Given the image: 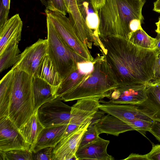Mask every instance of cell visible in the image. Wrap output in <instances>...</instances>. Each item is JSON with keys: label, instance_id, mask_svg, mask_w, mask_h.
Returning a JSON list of instances; mask_svg holds the SVG:
<instances>
[{"label": "cell", "instance_id": "obj_1", "mask_svg": "<svg viewBox=\"0 0 160 160\" xmlns=\"http://www.w3.org/2000/svg\"><path fill=\"white\" fill-rule=\"evenodd\" d=\"M100 40L106 51L103 55L118 86L147 84L153 80L157 56L154 49L138 47L120 37L111 36Z\"/></svg>", "mask_w": 160, "mask_h": 160}, {"label": "cell", "instance_id": "obj_2", "mask_svg": "<svg viewBox=\"0 0 160 160\" xmlns=\"http://www.w3.org/2000/svg\"><path fill=\"white\" fill-rule=\"evenodd\" d=\"M146 0H105L98 11L100 39L111 36L128 39L142 28V9Z\"/></svg>", "mask_w": 160, "mask_h": 160}, {"label": "cell", "instance_id": "obj_3", "mask_svg": "<svg viewBox=\"0 0 160 160\" xmlns=\"http://www.w3.org/2000/svg\"><path fill=\"white\" fill-rule=\"evenodd\" d=\"M118 86L104 55L98 54L93 61V69L89 76L78 85L62 95L65 102L94 98H108Z\"/></svg>", "mask_w": 160, "mask_h": 160}, {"label": "cell", "instance_id": "obj_4", "mask_svg": "<svg viewBox=\"0 0 160 160\" xmlns=\"http://www.w3.org/2000/svg\"><path fill=\"white\" fill-rule=\"evenodd\" d=\"M13 69V79L8 117L19 129L35 112L33 77L23 71Z\"/></svg>", "mask_w": 160, "mask_h": 160}, {"label": "cell", "instance_id": "obj_5", "mask_svg": "<svg viewBox=\"0 0 160 160\" xmlns=\"http://www.w3.org/2000/svg\"><path fill=\"white\" fill-rule=\"evenodd\" d=\"M46 17L48 55L62 80L77 69L78 63L87 61L66 43L52 22Z\"/></svg>", "mask_w": 160, "mask_h": 160}, {"label": "cell", "instance_id": "obj_6", "mask_svg": "<svg viewBox=\"0 0 160 160\" xmlns=\"http://www.w3.org/2000/svg\"><path fill=\"white\" fill-rule=\"evenodd\" d=\"M45 12L66 43L86 61L93 62L94 58L79 37L70 18L66 15L47 9Z\"/></svg>", "mask_w": 160, "mask_h": 160}, {"label": "cell", "instance_id": "obj_7", "mask_svg": "<svg viewBox=\"0 0 160 160\" xmlns=\"http://www.w3.org/2000/svg\"><path fill=\"white\" fill-rule=\"evenodd\" d=\"M62 101L60 97H58L43 104L38 109V118L44 128L69 124L72 107Z\"/></svg>", "mask_w": 160, "mask_h": 160}, {"label": "cell", "instance_id": "obj_8", "mask_svg": "<svg viewBox=\"0 0 160 160\" xmlns=\"http://www.w3.org/2000/svg\"><path fill=\"white\" fill-rule=\"evenodd\" d=\"M47 55V39L39 38L20 53L12 68L36 76L40 63Z\"/></svg>", "mask_w": 160, "mask_h": 160}, {"label": "cell", "instance_id": "obj_9", "mask_svg": "<svg viewBox=\"0 0 160 160\" xmlns=\"http://www.w3.org/2000/svg\"><path fill=\"white\" fill-rule=\"evenodd\" d=\"M97 98H82L77 100L72 107L69 124L62 136L65 138L81 125L92 118L99 110V100Z\"/></svg>", "mask_w": 160, "mask_h": 160}, {"label": "cell", "instance_id": "obj_10", "mask_svg": "<svg viewBox=\"0 0 160 160\" xmlns=\"http://www.w3.org/2000/svg\"><path fill=\"white\" fill-rule=\"evenodd\" d=\"M92 118L88 120L67 137L62 138L53 148L52 160H78L76 156V152Z\"/></svg>", "mask_w": 160, "mask_h": 160}, {"label": "cell", "instance_id": "obj_11", "mask_svg": "<svg viewBox=\"0 0 160 160\" xmlns=\"http://www.w3.org/2000/svg\"><path fill=\"white\" fill-rule=\"evenodd\" d=\"M32 147L24 140L14 123L8 117L0 118V151L24 149Z\"/></svg>", "mask_w": 160, "mask_h": 160}, {"label": "cell", "instance_id": "obj_12", "mask_svg": "<svg viewBox=\"0 0 160 160\" xmlns=\"http://www.w3.org/2000/svg\"><path fill=\"white\" fill-rule=\"evenodd\" d=\"M147 84H139L118 86L104 102L113 104L138 105L147 98Z\"/></svg>", "mask_w": 160, "mask_h": 160}, {"label": "cell", "instance_id": "obj_13", "mask_svg": "<svg viewBox=\"0 0 160 160\" xmlns=\"http://www.w3.org/2000/svg\"><path fill=\"white\" fill-rule=\"evenodd\" d=\"M99 102L102 103L99 105V110L122 120L140 119L152 122L153 121L137 105L108 103L102 99L99 100Z\"/></svg>", "mask_w": 160, "mask_h": 160}, {"label": "cell", "instance_id": "obj_14", "mask_svg": "<svg viewBox=\"0 0 160 160\" xmlns=\"http://www.w3.org/2000/svg\"><path fill=\"white\" fill-rule=\"evenodd\" d=\"M22 22L18 13L0 27V54L9 46L19 43L21 39Z\"/></svg>", "mask_w": 160, "mask_h": 160}, {"label": "cell", "instance_id": "obj_15", "mask_svg": "<svg viewBox=\"0 0 160 160\" xmlns=\"http://www.w3.org/2000/svg\"><path fill=\"white\" fill-rule=\"evenodd\" d=\"M110 141L99 136L85 145L78 148L76 153L78 160H113L114 158L108 154V146Z\"/></svg>", "mask_w": 160, "mask_h": 160}, {"label": "cell", "instance_id": "obj_16", "mask_svg": "<svg viewBox=\"0 0 160 160\" xmlns=\"http://www.w3.org/2000/svg\"><path fill=\"white\" fill-rule=\"evenodd\" d=\"M147 93L146 100L137 105L153 120L160 121V79L147 83Z\"/></svg>", "mask_w": 160, "mask_h": 160}, {"label": "cell", "instance_id": "obj_17", "mask_svg": "<svg viewBox=\"0 0 160 160\" xmlns=\"http://www.w3.org/2000/svg\"><path fill=\"white\" fill-rule=\"evenodd\" d=\"M93 69V62H79L78 68L63 79L57 89L56 96L62 95L79 85L90 75Z\"/></svg>", "mask_w": 160, "mask_h": 160}, {"label": "cell", "instance_id": "obj_18", "mask_svg": "<svg viewBox=\"0 0 160 160\" xmlns=\"http://www.w3.org/2000/svg\"><path fill=\"white\" fill-rule=\"evenodd\" d=\"M93 118L100 134L105 133L118 136L121 133L134 130L127 122L109 114L101 118L95 116Z\"/></svg>", "mask_w": 160, "mask_h": 160}, {"label": "cell", "instance_id": "obj_19", "mask_svg": "<svg viewBox=\"0 0 160 160\" xmlns=\"http://www.w3.org/2000/svg\"><path fill=\"white\" fill-rule=\"evenodd\" d=\"M68 125L44 128L40 132L37 142L32 148L34 153L43 148H54L62 139Z\"/></svg>", "mask_w": 160, "mask_h": 160}, {"label": "cell", "instance_id": "obj_20", "mask_svg": "<svg viewBox=\"0 0 160 160\" xmlns=\"http://www.w3.org/2000/svg\"><path fill=\"white\" fill-rule=\"evenodd\" d=\"M32 88L35 112L42 104L57 97V89L37 76L33 77Z\"/></svg>", "mask_w": 160, "mask_h": 160}, {"label": "cell", "instance_id": "obj_21", "mask_svg": "<svg viewBox=\"0 0 160 160\" xmlns=\"http://www.w3.org/2000/svg\"><path fill=\"white\" fill-rule=\"evenodd\" d=\"M78 9L89 29L94 33L98 42L102 43L98 36L99 21L97 12L94 9L91 0H76Z\"/></svg>", "mask_w": 160, "mask_h": 160}, {"label": "cell", "instance_id": "obj_22", "mask_svg": "<svg viewBox=\"0 0 160 160\" xmlns=\"http://www.w3.org/2000/svg\"><path fill=\"white\" fill-rule=\"evenodd\" d=\"M36 76L44 80L57 90L62 81L58 72L48 55L40 63Z\"/></svg>", "mask_w": 160, "mask_h": 160}, {"label": "cell", "instance_id": "obj_23", "mask_svg": "<svg viewBox=\"0 0 160 160\" xmlns=\"http://www.w3.org/2000/svg\"><path fill=\"white\" fill-rule=\"evenodd\" d=\"M14 70L12 69L0 82V118L8 117L13 82Z\"/></svg>", "mask_w": 160, "mask_h": 160}, {"label": "cell", "instance_id": "obj_24", "mask_svg": "<svg viewBox=\"0 0 160 160\" xmlns=\"http://www.w3.org/2000/svg\"><path fill=\"white\" fill-rule=\"evenodd\" d=\"M44 128L39 120L36 112L19 129V131L26 142L30 144L32 148Z\"/></svg>", "mask_w": 160, "mask_h": 160}, {"label": "cell", "instance_id": "obj_25", "mask_svg": "<svg viewBox=\"0 0 160 160\" xmlns=\"http://www.w3.org/2000/svg\"><path fill=\"white\" fill-rule=\"evenodd\" d=\"M69 15V18L72 23L78 34L80 36L88 34L90 29L82 18L78 8L76 0H64Z\"/></svg>", "mask_w": 160, "mask_h": 160}, {"label": "cell", "instance_id": "obj_26", "mask_svg": "<svg viewBox=\"0 0 160 160\" xmlns=\"http://www.w3.org/2000/svg\"><path fill=\"white\" fill-rule=\"evenodd\" d=\"M128 39L134 45L144 48L154 49L156 46L155 38L148 35L142 28L132 32Z\"/></svg>", "mask_w": 160, "mask_h": 160}, {"label": "cell", "instance_id": "obj_27", "mask_svg": "<svg viewBox=\"0 0 160 160\" xmlns=\"http://www.w3.org/2000/svg\"><path fill=\"white\" fill-rule=\"evenodd\" d=\"M18 44H12L0 54V72L13 66L20 54Z\"/></svg>", "mask_w": 160, "mask_h": 160}, {"label": "cell", "instance_id": "obj_28", "mask_svg": "<svg viewBox=\"0 0 160 160\" xmlns=\"http://www.w3.org/2000/svg\"><path fill=\"white\" fill-rule=\"evenodd\" d=\"M32 160V152L28 149H18L0 151V160Z\"/></svg>", "mask_w": 160, "mask_h": 160}, {"label": "cell", "instance_id": "obj_29", "mask_svg": "<svg viewBox=\"0 0 160 160\" xmlns=\"http://www.w3.org/2000/svg\"><path fill=\"white\" fill-rule=\"evenodd\" d=\"M99 135L96 127L95 120L92 118L87 131L83 136L79 148H81L94 140Z\"/></svg>", "mask_w": 160, "mask_h": 160}, {"label": "cell", "instance_id": "obj_30", "mask_svg": "<svg viewBox=\"0 0 160 160\" xmlns=\"http://www.w3.org/2000/svg\"><path fill=\"white\" fill-rule=\"evenodd\" d=\"M123 121L129 124L134 130L139 132L144 136L146 132H149L152 122L140 119Z\"/></svg>", "mask_w": 160, "mask_h": 160}, {"label": "cell", "instance_id": "obj_31", "mask_svg": "<svg viewBox=\"0 0 160 160\" xmlns=\"http://www.w3.org/2000/svg\"><path fill=\"white\" fill-rule=\"evenodd\" d=\"M46 9L66 15L67 9L64 0H48Z\"/></svg>", "mask_w": 160, "mask_h": 160}, {"label": "cell", "instance_id": "obj_32", "mask_svg": "<svg viewBox=\"0 0 160 160\" xmlns=\"http://www.w3.org/2000/svg\"><path fill=\"white\" fill-rule=\"evenodd\" d=\"M11 0H0V27L8 20Z\"/></svg>", "mask_w": 160, "mask_h": 160}, {"label": "cell", "instance_id": "obj_33", "mask_svg": "<svg viewBox=\"0 0 160 160\" xmlns=\"http://www.w3.org/2000/svg\"><path fill=\"white\" fill-rule=\"evenodd\" d=\"M53 148L48 147L42 148L37 152H32L33 160H52V152Z\"/></svg>", "mask_w": 160, "mask_h": 160}, {"label": "cell", "instance_id": "obj_34", "mask_svg": "<svg viewBox=\"0 0 160 160\" xmlns=\"http://www.w3.org/2000/svg\"><path fill=\"white\" fill-rule=\"evenodd\" d=\"M147 155L148 160H160V144H153L151 151Z\"/></svg>", "mask_w": 160, "mask_h": 160}, {"label": "cell", "instance_id": "obj_35", "mask_svg": "<svg viewBox=\"0 0 160 160\" xmlns=\"http://www.w3.org/2000/svg\"><path fill=\"white\" fill-rule=\"evenodd\" d=\"M149 132L160 141V121L153 120Z\"/></svg>", "mask_w": 160, "mask_h": 160}, {"label": "cell", "instance_id": "obj_36", "mask_svg": "<svg viewBox=\"0 0 160 160\" xmlns=\"http://www.w3.org/2000/svg\"><path fill=\"white\" fill-rule=\"evenodd\" d=\"M153 73V80L160 79V53L157 55L155 60Z\"/></svg>", "mask_w": 160, "mask_h": 160}, {"label": "cell", "instance_id": "obj_37", "mask_svg": "<svg viewBox=\"0 0 160 160\" xmlns=\"http://www.w3.org/2000/svg\"><path fill=\"white\" fill-rule=\"evenodd\" d=\"M123 160H148L147 154L142 155L133 153H131L128 157Z\"/></svg>", "mask_w": 160, "mask_h": 160}, {"label": "cell", "instance_id": "obj_38", "mask_svg": "<svg viewBox=\"0 0 160 160\" xmlns=\"http://www.w3.org/2000/svg\"><path fill=\"white\" fill-rule=\"evenodd\" d=\"M95 10L98 12V10L104 4L105 0H91Z\"/></svg>", "mask_w": 160, "mask_h": 160}, {"label": "cell", "instance_id": "obj_39", "mask_svg": "<svg viewBox=\"0 0 160 160\" xmlns=\"http://www.w3.org/2000/svg\"><path fill=\"white\" fill-rule=\"evenodd\" d=\"M157 35L155 38L156 39V45L154 49L157 55L160 53V33H157Z\"/></svg>", "mask_w": 160, "mask_h": 160}, {"label": "cell", "instance_id": "obj_40", "mask_svg": "<svg viewBox=\"0 0 160 160\" xmlns=\"http://www.w3.org/2000/svg\"><path fill=\"white\" fill-rule=\"evenodd\" d=\"M153 10L155 12L160 13V0H156L154 2Z\"/></svg>", "mask_w": 160, "mask_h": 160}, {"label": "cell", "instance_id": "obj_41", "mask_svg": "<svg viewBox=\"0 0 160 160\" xmlns=\"http://www.w3.org/2000/svg\"><path fill=\"white\" fill-rule=\"evenodd\" d=\"M155 24L157 26V29L155 30V32L157 33H160V17L159 18L158 21Z\"/></svg>", "mask_w": 160, "mask_h": 160}, {"label": "cell", "instance_id": "obj_42", "mask_svg": "<svg viewBox=\"0 0 160 160\" xmlns=\"http://www.w3.org/2000/svg\"><path fill=\"white\" fill-rule=\"evenodd\" d=\"M39 0L42 4L44 6L46 7H47L48 5V0Z\"/></svg>", "mask_w": 160, "mask_h": 160}]
</instances>
